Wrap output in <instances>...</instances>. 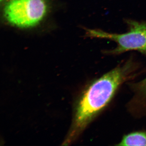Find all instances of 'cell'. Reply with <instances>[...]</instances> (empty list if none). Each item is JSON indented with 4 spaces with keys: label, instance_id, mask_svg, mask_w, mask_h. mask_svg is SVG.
I'll use <instances>...</instances> for the list:
<instances>
[{
    "label": "cell",
    "instance_id": "obj_2",
    "mask_svg": "<svg viewBox=\"0 0 146 146\" xmlns=\"http://www.w3.org/2000/svg\"><path fill=\"white\" fill-rule=\"evenodd\" d=\"M49 9L47 0H8L4 6L3 16L12 26L32 28L42 23Z\"/></svg>",
    "mask_w": 146,
    "mask_h": 146
},
{
    "label": "cell",
    "instance_id": "obj_1",
    "mask_svg": "<svg viewBox=\"0 0 146 146\" xmlns=\"http://www.w3.org/2000/svg\"><path fill=\"white\" fill-rule=\"evenodd\" d=\"M127 69L126 67L115 68L94 82L85 91L79 103L68 141L75 138L110 101L125 78Z\"/></svg>",
    "mask_w": 146,
    "mask_h": 146
},
{
    "label": "cell",
    "instance_id": "obj_3",
    "mask_svg": "<svg viewBox=\"0 0 146 146\" xmlns=\"http://www.w3.org/2000/svg\"><path fill=\"white\" fill-rule=\"evenodd\" d=\"M129 31L123 34L109 33L99 29H88L86 34L95 38L108 39L116 42L117 46L108 53L117 54L137 50L146 54V23L128 21Z\"/></svg>",
    "mask_w": 146,
    "mask_h": 146
},
{
    "label": "cell",
    "instance_id": "obj_6",
    "mask_svg": "<svg viewBox=\"0 0 146 146\" xmlns=\"http://www.w3.org/2000/svg\"><path fill=\"white\" fill-rule=\"evenodd\" d=\"M4 1V0H1V1Z\"/></svg>",
    "mask_w": 146,
    "mask_h": 146
},
{
    "label": "cell",
    "instance_id": "obj_4",
    "mask_svg": "<svg viewBox=\"0 0 146 146\" xmlns=\"http://www.w3.org/2000/svg\"><path fill=\"white\" fill-rule=\"evenodd\" d=\"M117 146H146V133L136 132L124 136Z\"/></svg>",
    "mask_w": 146,
    "mask_h": 146
},
{
    "label": "cell",
    "instance_id": "obj_5",
    "mask_svg": "<svg viewBox=\"0 0 146 146\" xmlns=\"http://www.w3.org/2000/svg\"><path fill=\"white\" fill-rule=\"evenodd\" d=\"M143 84L145 88L146 89V78L144 80L143 82Z\"/></svg>",
    "mask_w": 146,
    "mask_h": 146
}]
</instances>
